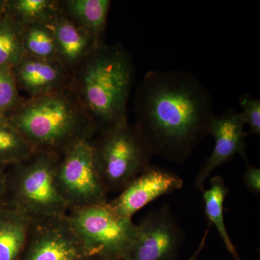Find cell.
Listing matches in <instances>:
<instances>
[{"instance_id":"obj_7","label":"cell","mask_w":260,"mask_h":260,"mask_svg":"<svg viewBox=\"0 0 260 260\" xmlns=\"http://www.w3.org/2000/svg\"><path fill=\"white\" fill-rule=\"evenodd\" d=\"M93 138L75 140L60 155L56 181L68 211L108 203V194L98 174Z\"/></svg>"},{"instance_id":"obj_25","label":"cell","mask_w":260,"mask_h":260,"mask_svg":"<svg viewBox=\"0 0 260 260\" xmlns=\"http://www.w3.org/2000/svg\"><path fill=\"white\" fill-rule=\"evenodd\" d=\"M208 232H209V227L207 229L206 232H205L204 236H203V239H202L201 242L199 246H198V249L196 251L193 253L192 255L186 260H197L198 259V256H199L200 253L203 250V249L205 247V244H206L207 237H208Z\"/></svg>"},{"instance_id":"obj_8","label":"cell","mask_w":260,"mask_h":260,"mask_svg":"<svg viewBox=\"0 0 260 260\" xmlns=\"http://www.w3.org/2000/svg\"><path fill=\"white\" fill-rule=\"evenodd\" d=\"M183 236L170 206L164 205L137 225L124 260H177Z\"/></svg>"},{"instance_id":"obj_15","label":"cell","mask_w":260,"mask_h":260,"mask_svg":"<svg viewBox=\"0 0 260 260\" xmlns=\"http://www.w3.org/2000/svg\"><path fill=\"white\" fill-rule=\"evenodd\" d=\"M66 16L90 32L95 39L102 40L107 26L110 8L109 0H68L64 2Z\"/></svg>"},{"instance_id":"obj_18","label":"cell","mask_w":260,"mask_h":260,"mask_svg":"<svg viewBox=\"0 0 260 260\" xmlns=\"http://www.w3.org/2000/svg\"><path fill=\"white\" fill-rule=\"evenodd\" d=\"M35 150L20 133L8 116H0V164L11 166L25 161Z\"/></svg>"},{"instance_id":"obj_22","label":"cell","mask_w":260,"mask_h":260,"mask_svg":"<svg viewBox=\"0 0 260 260\" xmlns=\"http://www.w3.org/2000/svg\"><path fill=\"white\" fill-rule=\"evenodd\" d=\"M242 108V115L249 127V134L260 135V101L248 93L243 94L239 99Z\"/></svg>"},{"instance_id":"obj_3","label":"cell","mask_w":260,"mask_h":260,"mask_svg":"<svg viewBox=\"0 0 260 260\" xmlns=\"http://www.w3.org/2000/svg\"><path fill=\"white\" fill-rule=\"evenodd\" d=\"M8 116L36 153L61 155L75 140L96 133L70 87L20 102Z\"/></svg>"},{"instance_id":"obj_21","label":"cell","mask_w":260,"mask_h":260,"mask_svg":"<svg viewBox=\"0 0 260 260\" xmlns=\"http://www.w3.org/2000/svg\"><path fill=\"white\" fill-rule=\"evenodd\" d=\"M20 104L13 70L0 68V116H9Z\"/></svg>"},{"instance_id":"obj_17","label":"cell","mask_w":260,"mask_h":260,"mask_svg":"<svg viewBox=\"0 0 260 260\" xmlns=\"http://www.w3.org/2000/svg\"><path fill=\"white\" fill-rule=\"evenodd\" d=\"M6 13L20 25H50L62 14L60 3L53 0H7Z\"/></svg>"},{"instance_id":"obj_10","label":"cell","mask_w":260,"mask_h":260,"mask_svg":"<svg viewBox=\"0 0 260 260\" xmlns=\"http://www.w3.org/2000/svg\"><path fill=\"white\" fill-rule=\"evenodd\" d=\"M245 121L242 113L229 109L222 115H214L210 121L208 135L215 140V146L209 157L200 168L195 179V187L203 191L204 183L214 169L232 160L234 155H241L249 166L246 138Z\"/></svg>"},{"instance_id":"obj_20","label":"cell","mask_w":260,"mask_h":260,"mask_svg":"<svg viewBox=\"0 0 260 260\" xmlns=\"http://www.w3.org/2000/svg\"><path fill=\"white\" fill-rule=\"evenodd\" d=\"M23 41L25 55L49 60L58 59L55 39L50 25L36 23L25 25Z\"/></svg>"},{"instance_id":"obj_11","label":"cell","mask_w":260,"mask_h":260,"mask_svg":"<svg viewBox=\"0 0 260 260\" xmlns=\"http://www.w3.org/2000/svg\"><path fill=\"white\" fill-rule=\"evenodd\" d=\"M184 181L175 173L164 168L150 165L133 179L108 205L116 214L126 218L133 215L149 203L182 188Z\"/></svg>"},{"instance_id":"obj_2","label":"cell","mask_w":260,"mask_h":260,"mask_svg":"<svg viewBox=\"0 0 260 260\" xmlns=\"http://www.w3.org/2000/svg\"><path fill=\"white\" fill-rule=\"evenodd\" d=\"M75 70L70 88L99 134L128 122L134 66L124 47L100 42Z\"/></svg>"},{"instance_id":"obj_6","label":"cell","mask_w":260,"mask_h":260,"mask_svg":"<svg viewBox=\"0 0 260 260\" xmlns=\"http://www.w3.org/2000/svg\"><path fill=\"white\" fill-rule=\"evenodd\" d=\"M67 217L83 244L85 254L125 259L136 232L133 219L118 215L108 203L69 210Z\"/></svg>"},{"instance_id":"obj_14","label":"cell","mask_w":260,"mask_h":260,"mask_svg":"<svg viewBox=\"0 0 260 260\" xmlns=\"http://www.w3.org/2000/svg\"><path fill=\"white\" fill-rule=\"evenodd\" d=\"M32 224L23 214L0 205V260H20Z\"/></svg>"},{"instance_id":"obj_13","label":"cell","mask_w":260,"mask_h":260,"mask_svg":"<svg viewBox=\"0 0 260 260\" xmlns=\"http://www.w3.org/2000/svg\"><path fill=\"white\" fill-rule=\"evenodd\" d=\"M55 39L58 59L70 72L75 70L99 43L90 32L64 13L50 24Z\"/></svg>"},{"instance_id":"obj_23","label":"cell","mask_w":260,"mask_h":260,"mask_svg":"<svg viewBox=\"0 0 260 260\" xmlns=\"http://www.w3.org/2000/svg\"><path fill=\"white\" fill-rule=\"evenodd\" d=\"M247 168L243 174L244 184L251 192L259 195L260 193V169L254 166H246Z\"/></svg>"},{"instance_id":"obj_12","label":"cell","mask_w":260,"mask_h":260,"mask_svg":"<svg viewBox=\"0 0 260 260\" xmlns=\"http://www.w3.org/2000/svg\"><path fill=\"white\" fill-rule=\"evenodd\" d=\"M18 88L30 98L68 88L70 72L58 59H42L25 56L13 69Z\"/></svg>"},{"instance_id":"obj_5","label":"cell","mask_w":260,"mask_h":260,"mask_svg":"<svg viewBox=\"0 0 260 260\" xmlns=\"http://www.w3.org/2000/svg\"><path fill=\"white\" fill-rule=\"evenodd\" d=\"M98 174L107 194L120 192L150 165L152 153L135 125L126 122L93 140Z\"/></svg>"},{"instance_id":"obj_24","label":"cell","mask_w":260,"mask_h":260,"mask_svg":"<svg viewBox=\"0 0 260 260\" xmlns=\"http://www.w3.org/2000/svg\"><path fill=\"white\" fill-rule=\"evenodd\" d=\"M9 167L10 166L0 164V205L4 203Z\"/></svg>"},{"instance_id":"obj_19","label":"cell","mask_w":260,"mask_h":260,"mask_svg":"<svg viewBox=\"0 0 260 260\" xmlns=\"http://www.w3.org/2000/svg\"><path fill=\"white\" fill-rule=\"evenodd\" d=\"M23 26L8 13L0 18V68L13 70L25 57Z\"/></svg>"},{"instance_id":"obj_4","label":"cell","mask_w":260,"mask_h":260,"mask_svg":"<svg viewBox=\"0 0 260 260\" xmlns=\"http://www.w3.org/2000/svg\"><path fill=\"white\" fill-rule=\"evenodd\" d=\"M59 158L57 154L39 152L25 161L10 166L2 205L32 221L66 215L68 207L56 181Z\"/></svg>"},{"instance_id":"obj_1","label":"cell","mask_w":260,"mask_h":260,"mask_svg":"<svg viewBox=\"0 0 260 260\" xmlns=\"http://www.w3.org/2000/svg\"><path fill=\"white\" fill-rule=\"evenodd\" d=\"M135 127L152 155L171 162L186 161L208 135L213 98L192 73L152 70L135 96Z\"/></svg>"},{"instance_id":"obj_9","label":"cell","mask_w":260,"mask_h":260,"mask_svg":"<svg viewBox=\"0 0 260 260\" xmlns=\"http://www.w3.org/2000/svg\"><path fill=\"white\" fill-rule=\"evenodd\" d=\"M83 246L66 215L32 221L20 260H78Z\"/></svg>"},{"instance_id":"obj_16","label":"cell","mask_w":260,"mask_h":260,"mask_svg":"<svg viewBox=\"0 0 260 260\" xmlns=\"http://www.w3.org/2000/svg\"><path fill=\"white\" fill-rule=\"evenodd\" d=\"M202 192L205 202V213L207 218L209 220L210 223L213 224L216 228L219 235L233 258L235 260H241L235 246L229 237L224 220V202L229 194V189L223 178L219 176L212 178L210 180V187L205 189Z\"/></svg>"},{"instance_id":"obj_26","label":"cell","mask_w":260,"mask_h":260,"mask_svg":"<svg viewBox=\"0 0 260 260\" xmlns=\"http://www.w3.org/2000/svg\"><path fill=\"white\" fill-rule=\"evenodd\" d=\"M78 260H112L107 259V258L102 257L96 255H88V254H85L80 257Z\"/></svg>"},{"instance_id":"obj_27","label":"cell","mask_w":260,"mask_h":260,"mask_svg":"<svg viewBox=\"0 0 260 260\" xmlns=\"http://www.w3.org/2000/svg\"><path fill=\"white\" fill-rule=\"evenodd\" d=\"M7 0H0V18L6 13Z\"/></svg>"}]
</instances>
